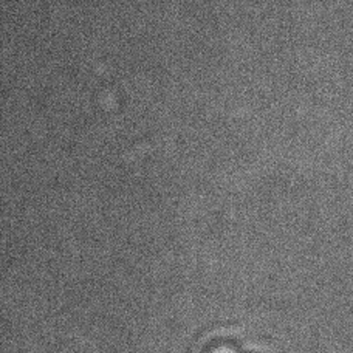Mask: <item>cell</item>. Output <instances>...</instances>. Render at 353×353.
Segmentation results:
<instances>
[{"instance_id":"6da1fadb","label":"cell","mask_w":353,"mask_h":353,"mask_svg":"<svg viewBox=\"0 0 353 353\" xmlns=\"http://www.w3.org/2000/svg\"><path fill=\"white\" fill-rule=\"evenodd\" d=\"M206 353H241V350L231 343H217L211 345V347L206 350Z\"/></svg>"}]
</instances>
